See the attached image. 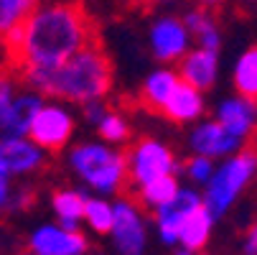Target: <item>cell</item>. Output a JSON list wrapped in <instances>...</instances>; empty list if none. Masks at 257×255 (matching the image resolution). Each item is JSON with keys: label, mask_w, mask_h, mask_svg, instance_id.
Returning a JSON list of instances; mask_svg holds the SVG:
<instances>
[{"label": "cell", "mask_w": 257, "mask_h": 255, "mask_svg": "<svg viewBox=\"0 0 257 255\" xmlns=\"http://www.w3.org/2000/svg\"><path fill=\"white\" fill-rule=\"evenodd\" d=\"M92 46H102V33L87 6L82 0L54 3L46 11H39L28 23L23 71L33 66H56Z\"/></svg>", "instance_id": "obj_1"}, {"label": "cell", "mask_w": 257, "mask_h": 255, "mask_svg": "<svg viewBox=\"0 0 257 255\" xmlns=\"http://www.w3.org/2000/svg\"><path fill=\"white\" fill-rule=\"evenodd\" d=\"M18 79L21 84L33 87L49 97L92 102L109 92L115 79V66L104 46H92L56 66H33L23 71Z\"/></svg>", "instance_id": "obj_2"}, {"label": "cell", "mask_w": 257, "mask_h": 255, "mask_svg": "<svg viewBox=\"0 0 257 255\" xmlns=\"http://www.w3.org/2000/svg\"><path fill=\"white\" fill-rule=\"evenodd\" d=\"M254 174H257V143L247 140L244 148L237 151L227 163L219 166L209 179V187L204 194L206 209L214 217H222L242 194V189L254 179Z\"/></svg>", "instance_id": "obj_3"}, {"label": "cell", "mask_w": 257, "mask_h": 255, "mask_svg": "<svg viewBox=\"0 0 257 255\" xmlns=\"http://www.w3.org/2000/svg\"><path fill=\"white\" fill-rule=\"evenodd\" d=\"M71 166L74 171L97 192L122 194L125 189V156L112 153L104 145H79L71 151Z\"/></svg>", "instance_id": "obj_4"}, {"label": "cell", "mask_w": 257, "mask_h": 255, "mask_svg": "<svg viewBox=\"0 0 257 255\" xmlns=\"http://www.w3.org/2000/svg\"><path fill=\"white\" fill-rule=\"evenodd\" d=\"M122 156H125V166H127L122 194L130 187V197L140 187L148 184V181H153L158 176H166V174H173V168H176L173 153L168 148H163L161 143H156V140H138V143L127 145V148L122 151Z\"/></svg>", "instance_id": "obj_5"}, {"label": "cell", "mask_w": 257, "mask_h": 255, "mask_svg": "<svg viewBox=\"0 0 257 255\" xmlns=\"http://www.w3.org/2000/svg\"><path fill=\"white\" fill-rule=\"evenodd\" d=\"M145 209L135 202L122 197L115 204V225L112 240L120 255H143L145 252Z\"/></svg>", "instance_id": "obj_6"}, {"label": "cell", "mask_w": 257, "mask_h": 255, "mask_svg": "<svg viewBox=\"0 0 257 255\" xmlns=\"http://www.w3.org/2000/svg\"><path fill=\"white\" fill-rule=\"evenodd\" d=\"M204 204V199L196 194V192H189V189H181L168 204L158 207L153 212V220L158 225V235L166 245H178V235H181V227L183 222L189 220V214L196 212L199 207Z\"/></svg>", "instance_id": "obj_7"}, {"label": "cell", "mask_w": 257, "mask_h": 255, "mask_svg": "<svg viewBox=\"0 0 257 255\" xmlns=\"http://www.w3.org/2000/svg\"><path fill=\"white\" fill-rule=\"evenodd\" d=\"M87 247V237L79 230H69L64 225H44L28 240V250L41 255H84Z\"/></svg>", "instance_id": "obj_8"}, {"label": "cell", "mask_w": 257, "mask_h": 255, "mask_svg": "<svg viewBox=\"0 0 257 255\" xmlns=\"http://www.w3.org/2000/svg\"><path fill=\"white\" fill-rule=\"evenodd\" d=\"M31 140L39 143L41 148L49 151H59L66 143V138L71 135V118L66 113H61L59 107H41L36 113L31 130H28Z\"/></svg>", "instance_id": "obj_9"}, {"label": "cell", "mask_w": 257, "mask_h": 255, "mask_svg": "<svg viewBox=\"0 0 257 255\" xmlns=\"http://www.w3.org/2000/svg\"><path fill=\"white\" fill-rule=\"evenodd\" d=\"M194 151L206 156V158H216V156H234L237 151L244 148L242 138H237L234 133H229L222 123H206L201 125L194 138H191Z\"/></svg>", "instance_id": "obj_10"}, {"label": "cell", "mask_w": 257, "mask_h": 255, "mask_svg": "<svg viewBox=\"0 0 257 255\" xmlns=\"http://www.w3.org/2000/svg\"><path fill=\"white\" fill-rule=\"evenodd\" d=\"M219 123L242 140L254 138V133H257V102H252L247 97L227 100L219 107Z\"/></svg>", "instance_id": "obj_11"}, {"label": "cell", "mask_w": 257, "mask_h": 255, "mask_svg": "<svg viewBox=\"0 0 257 255\" xmlns=\"http://www.w3.org/2000/svg\"><path fill=\"white\" fill-rule=\"evenodd\" d=\"M41 163V153L36 145L21 140V138H8L0 140V179H8L11 174H23Z\"/></svg>", "instance_id": "obj_12"}, {"label": "cell", "mask_w": 257, "mask_h": 255, "mask_svg": "<svg viewBox=\"0 0 257 255\" xmlns=\"http://www.w3.org/2000/svg\"><path fill=\"white\" fill-rule=\"evenodd\" d=\"M178 77L196 90H209L214 84V77H216V54L211 49L191 51L189 56H183Z\"/></svg>", "instance_id": "obj_13"}, {"label": "cell", "mask_w": 257, "mask_h": 255, "mask_svg": "<svg viewBox=\"0 0 257 255\" xmlns=\"http://www.w3.org/2000/svg\"><path fill=\"white\" fill-rule=\"evenodd\" d=\"M178 82L181 79H178V74H173V71H156V74L145 82V87L140 92V105L151 115H163L166 105H168V97H171V92L176 90Z\"/></svg>", "instance_id": "obj_14"}, {"label": "cell", "mask_w": 257, "mask_h": 255, "mask_svg": "<svg viewBox=\"0 0 257 255\" xmlns=\"http://www.w3.org/2000/svg\"><path fill=\"white\" fill-rule=\"evenodd\" d=\"M153 49H156V56L163 59V61L176 59L178 54H183V49H186V28L173 18H166V21L156 23V28H153Z\"/></svg>", "instance_id": "obj_15"}, {"label": "cell", "mask_w": 257, "mask_h": 255, "mask_svg": "<svg viewBox=\"0 0 257 255\" xmlns=\"http://www.w3.org/2000/svg\"><path fill=\"white\" fill-rule=\"evenodd\" d=\"M216 217L206 209V204H201L196 212L189 214V220L183 222L181 227V235H178V245L189 247L191 252H199L206 242H209V235H211V225H214Z\"/></svg>", "instance_id": "obj_16"}, {"label": "cell", "mask_w": 257, "mask_h": 255, "mask_svg": "<svg viewBox=\"0 0 257 255\" xmlns=\"http://www.w3.org/2000/svg\"><path fill=\"white\" fill-rule=\"evenodd\" d=\"M201 113V97H199V90L191 87L189 82H178L176 90L171 92L168 97V105H166V118H171L173 123H183V120H191Z\"/></svg>", "instance_id": "obj_17"}, {"label": "cell", "mask_w": 257, "mask_h": 255, "mask_svg": "<svg viewBox=\"0 0 257 255\" xmlns=\"http://www.w3.org/2000/svg\"><path fill=\"white\" fill-rule=\"evenodd\" d=\"M181 189H178V181H176V176L173 174H166V176H158V179H153V181H148L145 187H140L133 197H127V199H135L145 212L148 209H158V207H163V204H168L176 194H178Z\"/></svg>", "instance_id": "obj_18"}, {"label": "cell", "mask_w": 257, "mask_h": 255, "mask_svg": "<svg viewBox=\"0 0 257 255\" xmlns=\"http://www.w3.org/2000/svg\"><path fill=\"white\" fill-rule=\"evenodd\" d=\"M54 212L59 217V225L69 227V230H79V222L84 220L87 212V197L79 192H56L54 199Z\"/></svg>", "instance_id": "obj_19"}, {"label": "cell", "mask_w": 257, "mask_h": 255, "mask_svg": "<svg viewBox=\"0 0 257 255\" xmlns=\"http://www.w3.org/2000/svg\"><path fill=\"white\" fill-rule=\"evenodd\" d=\"M234 87L239 92V97H247L252 102H257V44L249 46L234 69Z\"/></svg>", "instance_id": "obj_20"}, {"label": "cell", "mask_w": 257, "mask_h": 255, "mask_svg": "<svg viewBox=\"0 0 257 255\" xmlns=\"http://www.w3.org/2000/svg\"><path fill=\"white\" fill-rule=\"evenodd\" d=\"M41 110V105L36 97H21L13 102L11 107V115H8V123H6V130L13 135V138H21L31 130V123L36 118V113Z\"/></svg>", "instance_id": "obj_21"}, {"label": "cell", "mask_w": 257, "mask_h": 255, "mask_svg": "<svg viewBox=\"0 0 257 255\" xmlns=\"http://www.w3.org/2000/svg\"><path fill=\"white\" fill-rule=\"evenodd\" d=\"M39 13V0H0V33Z\"/></svg>", "instance_id": "obj_22"}, {"label": "cell", "mask_w": 257, "mask_h": 255, "mask_svg": "<svg viewBox=\"0 0 257 255\" xmlns=\"http://www.w3.org/2000/svg\"><path fill=\"white\" fill-rule=\"evenodd\" d=\"M84 220L99 235L112 232V225H115V204H107L104 199H87Z\"/></svg>", "instance_id": "obj_23"}, {"label": "cell", "mask_w": 257, "mask_h": 255, "mask_svg": "<svg viewBox=\"0 0 257 255\" xmlns=\"http://www.w3.org/2000/svg\"><path fill=\"white\" fill-rule=\"evenodd\" d=\"M189 31L196 36L199 44H201L204 49L216 51V46H219V31H216L214 18H211L206 11H196V13L189 16Z\"/></svg>", "instance_id": "obj_24"}, {"label": "cell", "mask_w": 257, "mask_h": 255, "mask_svg": "<svg viewBox=\"0 0 257 255\" xmlns=\"http://www.w3.org/2000/svg\"><path fill=\"white\" fill-rule=\"evenodd\" d=\"M13 79L16 74L3 64L0 66V128H6L11 107H13Z\"/></svg>", "instance_id": "obj_25"}, {"label": "cell", "mask_w": 257, "mask_h": 255, "mask_svg": "<svg viewBox=\"0 0 257 255\" xmlns=\"http://www.w3.org/2000/svg\"><path fill=\"white\" fill-rule=\"evenodd\" d=\"M99 133H102V138H107V140H125V138H127L125 123H122L120 118H115V115H104V118L99 120Z\"/></svg>", "instance_id": "obj_26"}, {"label": "cell", "mask_w": 257, "mask_h": 255, "mask_svg": "<svg viewBox=\"0 0 257 255\" xmlns=\"http://www.w3.org/2000/svg\"><path fill=\"white\" fill-rule=\"evenodd\" d=\"M186 171H189V176H191L194 181H209V179L214 176V168H211V161H209L206 156H199V158H191V161H189V166H186Z\"/></svg>", "instance_id": "obj_27"}, {"label": "cell", "mask_w": 257, "mask_h": 255, "mask_svg": "<svg viewBox=\"0 0 257 255\" xmlns=\"http://www.w3.org/2000/svg\"><path fill=\"white\" fill-rule=\"evenodd\" d=\"M242 250H244V255H257V222H254V225L247 230Z\"/></svg>", "instance_id": "obj_28"}, {"label": "cell", "mask_w": 257, "mask_h": 255, "mask_svg": "<svg viewBox=\"0 0 257 255\" xmlns=\"http://www.w3.org/2000/svg\"><path fill=\"white\" fill-rule=\"evenodd\" d=\"M13 199H11V189H8V181L6 179H0V209L8 207Z\"/></svg>", "instance_id": "obj_29"}, {"label": "cell", "mask_w": 257, "mask_h": 255, "mask_svg": "<svg viewBox=\"0 0 257 255\" xmlns=\"http://www.w3.org/2000/svg\"><path fill=\"white\" fill-rule=\"evenodd\" d=\"M135 3H140L145 11H148V8H153V6H156V0H135Z\"/></svg>", "instance_id": "obj_30"}, {"label": "cell", "mask_w": 257, "mask_h": 255, "mask_svg": "<svg viewBox=\"0 0 257 255\" xmlns=\"http://www.w3.org/2000/svg\"><path fill=\"white\" fill-rule=\"evenodd\" d=\"M23 255H41V252H33V250H26Z\"/></svg>", "instance_id": "obj_31"}, {"label": "cell", "mask_w": 257, "mask_h": 255, "mask_svg": "<svg viewBox=\"0 0 257 255\" xmlns=\"http://www.w3.org/2000/svg\"><path fill=\"white\" fill-rule=\"evenodd\" d=\"M204 3H216V0H204Z\"/></svg>", "instance_id": "obj_32"}]
</instances>
